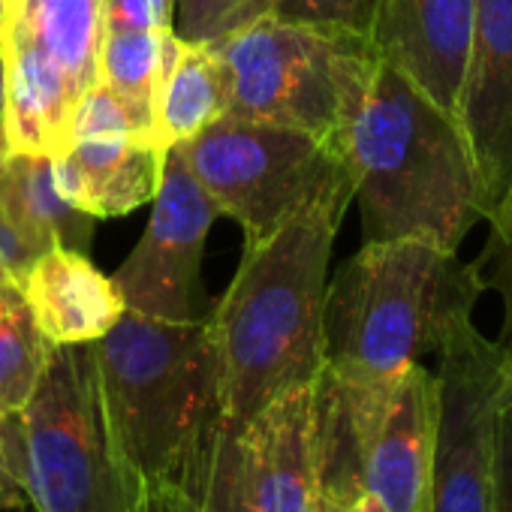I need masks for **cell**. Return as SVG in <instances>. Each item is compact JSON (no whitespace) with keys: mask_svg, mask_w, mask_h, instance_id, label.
Segmentation results:
<instances>
[{"mask_svg":"<svg viewBox=\"0 0 512 512\" xmlns=\"http://www.w3.org/2000/svg\"><path fill=\"white\" fill-rule=\"evenodd\" d=\"M353 193L314 202L244 260L208 320L220 422L244 428L278 395L323 374V302L332 244Z\"/></svg>","mask_w":512,"mask_h":512,"instance_id":"cell-1","label":"cell"},{"mask_svg":"<svg viewBox=\"0 0 512 512\" xmlns=\"http://www.w3.org/2000/svg\"><path fill=\"white\" fill-rule=\"evenodd\" d=\"M476 266L422 238L365 241L326 284L323 374L350 410L377 404L407 368L473 317Z\"/></svg>","mask_w":512,"mask_h":512,"instance_id":"cell-2","label":"cell"},{"mask_svg":"<svg viewBox=\"0 0 512 512\" xmlns=\"http://www.w3.org/2000/svg\"><path fill=\"white\" fill-rule=\"evenodd\" d=\"M338 151L365 241L422 238L458 253L482 217L479 169L458 115L386 61H377Z\"/></svg>","mask_w":512,"mask_h":512,"instance_id":"cell-3","label":"cell"},{"mask_svg":"<svg viewBox=\"0 0 512 512\" xmlns=\"http://www.w3.org/2000/svg\"><path fill=\"white\" fill-rule=\"evenodd\" d=\"M109 431L142 482L193 491L220 428V371L208 320L124 311L94 344Z\"/></svg>","mask_w":512,"mask_h":512,"instance_id":"cell-4","label":"cell"},{"mask_svg":"<svg viewBox=\"0 0 512 512\" xmlns=\"http://www.w3.org/2000/svg\"><path fill=\"white\" fill-rule=\"evenodd\" d=\"M211 46L229 79L226 118L293 127L332 148H341L380 61L365 37L272 16Z\"/></svg>","mask_w":512,"mask_h":512,"instance_id":"cell-5","label":"cell"},{"mask_svg":"<svg viewBox=\"0 0 512 512\" xmlns=\"http://www.w3.org/2000/svg\"><path fill=\"white\" fill-rule=\"evenodd\" d=\"M19 425L25 491L37 512H136L142 479L109 431L94 344L52 347Z\"/></svg>","mask_w":512,"mask_h":512,"instance_id":"cell-6","label":"cell"},{"mask_svg":"<svg viewBox=\"0 0 512 512\" xmlns=\"http://www.w3.org/2000/svg\"><path fill=\"white\" fill-rule=\"evenodd\" d=\"M175 151L217 214L241 226L244 247L269 241L314 202L353 193L341 151L293 127L223 115Z\"/></svg>","mask_w":512,"mask_h":512,"instance_id":"cell-7","label":"cell"},{"mask_svg":"<svg viewBox=\"0 0 512 512\" xmlns=\"http://www.w3.org/2000/svg\"><path fill=\"white\" fill-rule=\"evenodd\" d=\"M103 0H7L0 46L7 58V145L25 154H61L70 121L97 82Z\"/></svg>","mask_w":512,"mask_h":512,"instance_id":"cell-8","label":"cell"},{"mask_svg":"<svg viewBox=\"0 0 512 512\" xmlns=\"http://www.w3.org/2000/svg\"><path fill=\"white\" fill-rule=\"evenodd\" d=\"M437 356V434L428 512H488L491 437L506 359L473 317H461Z\"/></svg>","mask_w":512,"mask_h":512,"instance_id":"cell-9","label":"cell"},{"mask_svg":"<svg viewBox=\"0 0 512 512\" xmlns=\"http://www.w3.org/2000/svg\"><path fill=\"white\" fill-rule=\"evenodd\" d=\"M151 202V220L112 284L127 311L169 323L202 320V250L217 208L175 148L166 154L163 181Z\"/></svg>","mask_w":512,"mask_h":512,"instance_id":"cell-10","label":"cell"},{"mask_svg":"<svg viewBox=\"0 0 512 512\" xmlns=\"http://www.w3.org/2000/svg\"><path fill=\"white\" fill-rule=\"evenodd\" d=\"M353 443V470L386 512H428L437 434V377L416 362L365 410H350L320 374Z\"/></svg>","mask_w":512,"mask_h":512,"instance_id":"cell-11","label":"cell"},{"mask_svg":"<svg viewBox=\"0 0 512 512\" xmlns=\"http://www.w3.org/2000/svg\"><path fill=\"white\" fill-rule=\"evenodd\" d=\"M455 115L482 184V217L512 190V0H479Z\"/></svg>","mask_w":512,"mask_h":512,"instance_id":"cell-12","label":"cell"},{"mask_svg":"<svg viewBox=\"0 0 512 512\" xmlns=\"http://www.w3.org/2000/svg\"><path fill=\"white\" fill-rule=\"evenodd\" d=\"M317 380L278 395L241 428L250 491L260 512H323L326 506Z\"/></svg>","mask_w":512,"mask_h":512,"instance_id":"cell-13","label":"cell"},{"mask_svg":"<svg viewBox=\"0 0 512 512\" xmlns=\"http://www.w3.org/2000/svg\"><path fill=\"white\" fill-rule=\"evenodd\" d=\"M479 0H377L371 46L431 100L455 112Z\"/></svg>","mask_w":512,"mask_h":512,"instance_id":"cell-14","label":"cell"},{"mask_svg":"<svg viewBox=\"0 0 512 512\" xmlns=\"http://www.w3.org/2000/svg\"><path fill=\"white\" fill-rule=\"evenodd\" d=\"M37 329L52 347L97 344L127 311L118 287L82 250L52 244L19 284Z\"/></svg>","mask_w":512,"mask_h":512,"instance_id":"cell-15","label":"cell"},{"mask_svg":"<svg viewBox=\"0 0 512 512\" xmlns=\"http://www.w3.org/2000/svg\"><path fill=\"white\" fill-rule=\"evenodd\" d=\"M166 154L136 136L76 139L52 157L55 184L79 211L97 220L121 217L157 196Z\"/></svg>","mask_w":512,"mask_h":512,"instance_id":"cell-16","label":"cell"},{"mask_svg":"<svg viewBox=\"0 0 512 512\" xmlns=\"http://www.w3.org/2000/svg\"><path fill=\"white\" fill-rule=\"evenodd\" d=\"M229 79L214 46L166 37L163 79L154 115V142L169 151L226 115Z\"/></svg>","mask_w":512,"mask_h":512,"instance_id":"cell-17","label":"cell"},{"mask_svg":"<svg viewBox=\"0 0 512 512\" xmlns=\"http://www.w3.org/2000/svg\"><path fill=\"white\" fill-rule=\"evenodd\" d=\"M0 202L7 205L25 235L43 250L61 244L85 253L91 244L97 217L64 199L55 184V166L49 154H0Z\"/></svg>","mask_w":512,"mask_h":512,"instance_id":"cell-18","label":"cell"},{"mask_svg":"<svg viewBox=\"0 0 512 512\" xmlns=\"http://www.w3.org/2000/svg\"><path fill=\"white\" fill-rule=\"evenodd\" d=\"M169 34L172 31H103L97 52V79L136 112V118L151 133V142Z\"/></svg>","mask_w":512,"mask_h":512,"instance_id":"cell-19","label":"cell"},{"mask_svg":"<svg viewBox=\"0 0 512 512\" xmlns=\"http://www.w3.org/2000/svg\"><path fill=\"white\" fill-rule=\"evenodd\" d=\"M52 344L34 323V314L16 284L0 302V419L22 413L46 371Z\"/></svg>","mask_w":512,"mask_h":512,"instance_id":"cell-20","label":"cell"},{"mask_svg":"<svg viewBox=\"0 0 512 512\" xmlns=\"http://www.w3.org/2000/svg\"><path fill=\"white\" fill-rule=\"evenodd\" d=\"M190 497L196 500L199 512H260L253 503L244 440L238 428L220 422Z\"/></svg>","mask_w":512,"mask_h":512,"instance_id":"cell-21","label":"cell"},{"mask_svg":"<svg viewBox=\"0 0 512 512\" xmlns=\"http://www.w3.org/2000/svg\"><path fill=\"white\" fill-rule=\"evenodd\" d=\"M263 16H269V0H175L172 34L211 46Z\"/></svg>","mask_w":512,"mask_h":512,"instance_id":"cell-22","label":"cell"},{"mask_svg":"<svg viewBox=\"0 0 512 512\" xmlns=\"http://www.w3.org/2000/svg\"><path fill=\"white\" fill-rule=\"evenodd\" d=\"M485 220L488 244L482 260L476 263V272L482 287H491L503 302V332L497 338V347L506 359V368L512 371V190Z\"/></svg>","mask_w":512,"mask_h":512,"instance_id":"cell-23","label":"cell"},{"mask_svg":"<svg viewBox=\"0 0 512 512\" xmlns=\"http://www.w3.org/2000/svg\"><path fill=\"white\" fill-rule=\"evenodd\" d=\"M97 136H136L151 142V133L136 118V112L100 79L85 91L70 121V142L97 139Z\"/></svg>","mask_w":512,"mask_h":512,"instance_id":"cell-24","label":"cell"},{"mask_svg":"<svg viewBox=\"0 0 512 512\" xmlns=\"http://www.w3.org/2000/svg\"><path fill=\"white\" fill-rule=\"evenodd\" d=\"M377 0H269V16L293 25L335 28L371 40Z\"/></svg>","mask_w":512,"mask_h":512,"instance_id":"cell-25","label":"cell"},{"mask_svg":"<svg viewBox=\"0 0 512 512\" xmlns=\"http://www.w3.org/2000/svg\"><path fill=\"white\" fill-rule=\"evenodd\" d=\"M488 512H512V371L509 368L494 410Z\"/></svg>","mask_w":512,"mask_h":512,"instance_id":"cell-26","label":"cell"},{"mask_svg":"<svg viewBox=\"0 0 512 512\" xmlns=\"http://www.w3.org/2000/svg\"><path fill=\"white\" fill-rule=\"evenodd\" d=\"M175 0H103V31H172Z\"/></svg>","mask_w":512,"mask_h":512,"instance_id":"cell-27","label":"cell"},{"mask_svg":"<svg viewBox=\"0 0 512 512\" xmlns=\"http://www.w3.org/2000/svg\"><path fill=\"white\" fill-rule=\"evenodd\" d=\"M31 506L22 473V425L19 413L0 419V509Z\"/></svg>","mask_w":512,"mask_h":512,"instance_id":"cell-28","label":"cell"},{"mask_svg":"<svg viewBox=\"0 0 512 512\" xmlns=\"http://www.w3.org/2000/svg\"><path fill=\"white\" fill-rule=\"evenodd\" d=\"M40 253L43 247L25 235V229L13 220L7 205L0 202V281H10L19 287Z\"/></svg>","mask_w":512,"mask_h":512,"instance_id":"cell-29","label":"cell"},{"mask_svg":"<svg viewBox=\"0 0 512 512\" xmlns=\"http://www.w3.org/2000/svg\"><path fill=\"white\" fill-rule=\"evenodd\" d=\"M323 512H386L359 479L344 482H326V506Z\"/></svg>","mask_w":512,"mask_h":512,"instance_id":"cell-30","label":"cell"},{"mask_svg":"<svg viewBox=\"0 0 512 512\" xmlns=\"http://www.w3.org/2000/svg\"><path fill=\"white\" fill-rule=\"evenodd\" d=\"M136 512H193V497L172 485H151L142 482Z\"/></svg>","mask_w":512,"mask_h":512,"instance_id":"cell-31","label":"cell"},{"mask_svg":"<svg viewBox=\"0 0 512 512\" xmlns=\"http://www.w3.org/2000/svg\"><path fill=\"white\" fill-rule=\"evenodd\" d=\"M7 112H10V79H7V58L0 46V154H7Z\"/></svg>","mask_w":512,"mask_h":512,"instance_id":"cell-32","label":"cell"},{"mask_svg":"<svg viewBox=\"0 0 512 512\" xmlns=\"http://www.w3.org/2000/svg\"><path fill=\"white\" fill-rule=\"evenodd\" d=\"M7 287H10V281H0V302H4V293H7Z\"/></svg>","mask_w":512,"mask_h":512,"instance_id":"cell-33","label":"cell"},{"mask_svg":"<svg viewBox=\"0 0 512 512\" xmlns=\"http://www.w3.org/2000/svg\"><path fill=\"white\" fill-rule=\"evenodd\" d=\"M4 10H7V0H0V22H4Z\"/></svg>","mask_w":512,"mask_h":512,"instance_id":"cell-34","label":"cell"},{"mask_svg":"<svg viewBox=\"0 0 512 512\" xmlns=\"http://www.w3.org/2000/svg\"><path fill=\"white\" fill-rule=\"evenodd\" d=\"M193 512H199V506H196V500H193Z\"/></svg>","mask_w":512,"mask_h":512,"instance_id":"cell-35","label":"cell"}]
</instances>
